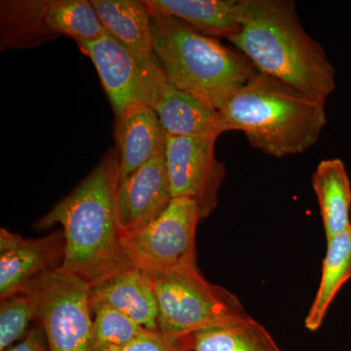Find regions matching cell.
Segmentation results:
<instances>
[{
    "label": "cell",
    "mask_w": 351,
    "mask_h": 351,
    "mask_svg": "<svg viewBox=\"0 0 351 351\" xmlns=\"http://www.w3.org/2000/svg\"><path fill=\"white\" fill-rule=\"evenodd\" d=\"M47 23L57 36L93 41L108 34L91 0H51Z\"/></svg>",
    "instance_id": "obj_21"
},
{
    "label": "cell",
    "mask_w": 351,
    "mask_h": 351,
    "mask_svg": "<svg viewBox=\"0 0 351 351\" xmlns=\"http://www.w3.org/2000/svg\"><path fill=\"white\" fill-rule=\"evenodd\" d=\"M193 336L171 339L160 332H147L128 345L112 351H191Z\"/></svg>",
    "instance_id": "obj_24"
},
{
    "label": "cell",
    "mask_w": 351,
    "mask_h": 351,
    "mask_svg": "<svg viewBox=\"0 0 351 351\" xmlns=\"http://www.w3.org/2000/svg\"><path fill=\"white\" fill-rule=\"evenodd\" d=\"M108 34L138 56L152 59L151 11L145 1L91 0Z\"/></svg>",
    "instance_id": "obj_18"
},
{
    "label": "cell",
    "mask_w": 351,
    "mask_h": 351,
    "mask_svg": "<svg viewBox=\"0 0 351 351\" xmlns=\"http://www.w3.org/2000/svg\"><path fill=\"white\" fill-rule=\"evenodd\" d=\"M105 304L117 309L149 332H159L158 304L152 277L132 267L90 289V304Z\"/></svg>",
    "instance_id": "obj_13"
},
{
    "label": "cell",
    "mask_w": 351,
    "mask_h": 351,
    "mask_svg": "<svg viewBox=\"0 0 351 351\" xmlns=\"http://www.w3.org/2000/svg\"><path fill=\"white\" fill-rule=\"evenodd\" d=\"M326 240L351 226V184L345 163L339 158L320 161L313 176Z\"/></svg>",
    "instance_id": "obj_17"
},
{
    "label": "cell",
    "mask_w": 351,
    "mask_h": 351,
    "mask_svg": "<svg viewBox=\"0 0 351 351\" xmlns=\"http://www.w3.org/2000/svg\"><path fill=\"white\" fill-rule=\"evenodd\" d=\"M51 0L0 2V50L29 49L58 38L48 25Z\"/></svg>",
    "instance_id": "obj_16"
},
{
    "label": "cell",
    "mask_w": 351,
    "mask_h": 351,
    "mask_svg": "<svg viewBox=\"0 0 351 351\" xmlns=\"http://www.w3.org/2000/svg\"><path fill=\"white\" fill-rule=\"evenodd\" d=\"M91 286L63 269L32 281L24 292L36 302L48 351H93Z\"/></svg>",
    "instance_id": "obj_7"
},
{
    "label": "cell",
    "mask_w": 351,
    "mask_h": 351,
    "mask_svg": "<svg viewBox=\"0 0 351 351\" xmlns=\"http://www.w3.org/2000/svg\"><path fill=\"white\" fill-rule=\"evenodd\" d=\"M114 138L120 180L126 179L152 159L165 154L167 134L154 108L138 105L115 119Z\"/></svg>",
    "instance_id": "obj_12"
},
{
    "label": "cell",
    "mask_w": 351,
    "mask_h": 351,
    "mask_svg": "<svg viewBox=\"0 0 351 351\" xmlns=\"http://www.w3.org/2000/svg\"><path fill=\"white\" fill-rule=\"evenodd\" d=\"M154 110L167 136L218 138L225 133L219 110L168 82Z\"/></svg>",
    "instance_id": "obj_14"
},
{
    "label": "cell",
    "mask_w": 351,
    "mask_h": 351,
    "mask_svg": "<svg viewBox=\"0 0 351 351\" xmlns=\"http://www.w3.org/2000/svg\"><path fill=\"white\" fill-rule=\"evenodd\" d=\"M151 32L152 51L167 82L215 110L258 73L240 51L172 16L151 11Z\"/></svg>",
    "instance_id": "obj_4"
},
{
    "label": "cell",
    "mask_w": 351,
    "mask_h": 351,
    "mask_svg": "<svg viewBox=\"0 0 351 351\" xmlns=\"http://www.w3.org/2000/svg\"><path fill=\"white\" fill-rule=\"evenodd\" d=\"M325 101L258 73L219 110L223 132L241 131L251 147L281 158L302 154L326 125Z\"/></svg>",
    "instance_id": "obj_3"
},
{
    "label": "cell",
    "mask_w": 351,
    "mask_h": 351,
    "mask_svg": "<svg viewBox=\"0 0 351 351\" xmlns=\"http://www.w3.org/2000/svg\"><path fill=\"white\" fill-rule=\"evenodd\" d=\"M66 239L56 230L39 239H25L0 230V300L23 293L39 277L61 269Z\"/></svg>",
    "instance_id": "obj_10"
},
{
    "label": "cell",
    "mask_w": 351,
    "mask_h": 351,
    "mask_svg": "<svg viewBox=\"0 0 351 351\" xmlns=\"http://www.w3.org/2000/svg\"><path fill=\"white\" fill-rule=\"evenodd\" d=\"M172 199L165 154H162L119 181L117 212L120 233L149 226L167 209Z\"/></svg>",
    "instance_id": "obj_11"
},
{
    "label": "cell",
    "mask_w": 351,
    "mask_h": 351,
    "mask_svg": "<svg viewBox=\"0 0 351 351\" xmlns=\"http://www.w3.org/2000/svg\"><path fill=\"white\" fill-rule=\"evenodd\" d=\"M217 138L167 136L165 159L173 198L193 201L201 221L218 206L225 164L215 154Z\"/></svg>",
    "instance_id": "obj_9"
},
{
    "label": "cell",
    "mask_w": 351,
    "mask_h": 351,
    "mask_svg": "<svg viewBox=\"0 0 351 351\" xmlns=\"http://www.w3.org/2000/svg\"><path fill=\"white\" fill-rule=\"evenodd\" d=\"M34 320L36 302L29 293H19L0 300V351L8 350L24 338Z\"/></svg>",
    "instance_id": "obj_23"
},
{
    "label": "cell",
    "mask_w": 351,
    "mask_h": 351,
    "mask_svg": "<svg viewBox=\"0 0 351 351\" xmlns=\"http://www.w3.org/2000/svg\"><path fill=\"white\" fill-rule=\"evenodd\" d=\"M119 162L110 149L77 188L36 221V228L63 226L62 269L90 286L132 267L122 250L117 212Z\"/></svg>",
    "instance_id": "obj_1"
},
{
    "label": "cell",
    "mask_w": 351,
    "mask_h": 351,
    "mask_svg": "<svg viewBox=\"0 0 351 351\" xmlns=\"http://www.w3.org/2000/svg\"><path fill=\"white\" fill-rule=\"evenodd\" d=\"M191 351H283L267 328L249 316L193 335Z\"/></svg>",
    "instance_id": "obj_20"
},
{
    "label": "cell",
    "mask_w": 351,
    "mask_h": 351,
    "mask_svg": "<svg viewBox=\"0 0 351 351\" xmlns=\"http://www.w3.org/2000/svg\"><path fill=\"white\" fill-rule=\"evenodd\" d=\"M75 43L93 62L115 117L138 105L154 108L167 82L156 58L138 56L110 34Z\"/></svg>",
    "instance_id": "obj_8"
},
{
    "label": "cell",
    "mask_w": 351,
    "mask_h": 351,
    "mask_svg": "<svg viewBox=\"0 0 351 351\" xmlns=\"http://www.w3.org/2000/svg\"><path fill=\"white\" fill-rule=\"evenodd\" d=\"M158 304L159 332L171 339L248 318L239 297L208 281L198 267L152 277Z\"/></svg>",
    "instance_id": "obj_5"
},
{
    "label": "cell",
    "mask_w": 351,
    "mask_h": 351,
    "mask_svg": "<svg viewBox=\"0 0 351 351\" xmlns=\"http://www.w3.org/2000/svg\"><path fill=\"white\" fill-rule=\"evenodd\" d=\"M351 279V226L345 232L327 240L319 287L309 307L304 326L317 331L322 326L330 306L343 286Z\"/></svg>",
    "instance_id": "obj_19"
},
{
    "label": "cell",
    "mask_w": 351,
    "mask_h": 351,
    "mask_svg": "<svg viewBox=\"0 0 351 351\" xmlns=\"http://www.w3.org/2000/svg\"><path fill=\"white\" fill-rule=\"evenodd\" d=\"M5 351H48L45 334L40 325L31 327L24 338Z\"/></svg>",
    "instance_id": "obj_25"
},
{
    "label": "cell",
    "mask_w": 351,
    "mask_h": 351,
    "mask_svg": "<svg viewBox=\"0 0 351 351\" xmlns=\"http://www.w3.org/2000/svg\"><path fill=\"white\" fill-rule=\"evenodd\" d=\"M241 29L228 39L260 73L326 101L336 71L300 22L292 0H239Z\"/></svg>",
    "instance_id": "obj_2"
},
{
    "label": "cell",
    "mask_w": 351,
    "mask_h": 351,
    "mask_svg": "<svg viewBox=\"0 0 351 351\" xmlns=\"http://www.w3.org/2000/svg\"><path fill=\"white\" fill-rule=\"evenodd\" d=\"M152 12L172 16L212 38H232L241 29L239 0H145Z\"/></svg>",
    "instance_id": "obj_15"
},
{
    "label": "cell",
    "mask_w": 351,
    "mask_h": 351,
    "mask_svg": "<svg viewBox=\"0 0 351 351\" xmlns=\"http://www.w3.org/2000/svg\"><path fill=\"white\" fill-rule=\"evenodd\" d=\"M200 221L195 202L173 198L149 226L121 234L122 250L134 267L151 277L197 267L195 239Z\"/></svg>",
    "instance_id": "obj_6"
},
{
    "label": "cell",
    "mask_w": 351,
    "mask_h": 351,
    "mask_svg": "<svg viewBox=\"0 0 351 351\" xmlns=\"http://www.w3.org/2000/svg\"><path fill=\"white\" fill-rule=\"evenodd\" d=\"M90 306L93 315L91 332L93 351L119 350L135 341L138 337L151 332L125 314L108 304H96Z\"/></svg>",
    "instance_id": "obj_22"
}]
</instances>
